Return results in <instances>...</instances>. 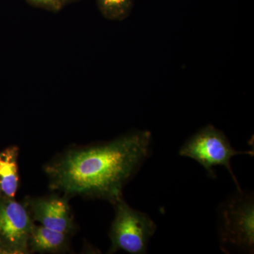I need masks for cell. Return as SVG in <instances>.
I'll list each match as a JSON object with an SVG mask.
<instances>
[{"label": "cell", "instance_id": "6da1fadb", "mask_svg": "<svg viewBox=\"0 0 254 254\" xmlns=\"http://www.w3.org/2000/svg\"><path fill=\"white\" fill-rule=\"evenodd\" d=\"M151 133L136 131L107 143L66 150L45 166L50 187L64 195L108 200L123 197L124 187L148 156Z\"/></svg>", "mask_w": 254, "mask_h": 254}, {"label": "cell", "instance_id": "7a4b0ae2", "mask_svg": "<svg viewBox=\"0 0 254 254\" xmlns=\"http://www.w3.org/2000/svg\"><path fill=\"white\" fill-rule=\"evenodd\" d=\"M115 216L109 237L111 247L108 253L124 251L131 254L146 253L150 237L156 231V225L147 214L131 208L123 198L114 204Z\"/></svg>", "mask_w": 254, "mask_h": 254}, {"label": "cell", "instance_id": "3957f363", "mask_svg": "<svg viewBox=\"0 0 254 254\" xmlns=\"http://www.w3.org/2000/svg\"><path fill=\"white\" fill-rule=\"evenodd\" d=\"M240 154L253 155L254 152L235 150L225 133L211 125L196 132L185 142L180 150L181 156L188 157L198 162L212 178L215 177L214 167H225L235 182L239 191H242L230 164L232 157Z\"/></svg>", "mask_w": 254, "mask_h": 254}, {"label": "cell", "instance_id": "277c9868", "mask_svg": "<svg viewBox=\"0 0 254 254\" xmlns=\"http://www.w3.org/2000/svg\"><path fill=\"white\" fill-rule=\"evenodd\" d=\"M220 237L222 245H235L253 252L254 246V205L251 195H239L222 207Z\"/></svg>", "mask_w": 254, "mask_h": 254}, {"label": "cell", "instance_id": "5b68a950", "mask_svg": "<svg viewBox=\"0 0 254 254\" xmlns=\"http://www.w3.org/2000/svg\"><path fill=\"white\" fill-rule=\"evenodd\" d=\"M34 223L23 203L0 196V254H30L28 240Z\"/></svg>", "mask_w": 254, "mask_h": 254}, {"label": "cell", "instance_id": "8992f818", "mask_svg": "<svg viewBox=\"0 0 254 254\" xmlns=\"http://www.w3.org/2000/svg\"><path fill=\"white\" fill-rule=\"evenodd\" d=\"M68 200L66 195L27 197L23 204L33 222H38L47 228L71 235L75 232L76 226Z\"/></svg>", "mask_w": 254, "mask_h": 254}, {"label": "cell", "instance_id": "52a82bcc", "mask_svg": "<svg viewBox=\"0 0 254 254\" xmlns=\"http://www.w3.org/2000/svg\"><path fill=\"white\" fill-rule=\"evenodd\" d=\"M69 236L67 234L34 225L28 240L30 253L56 254L68 250Z\"/></svg>", "mask_w": 254, "mask_h": 254}, {"label": "cell", "instance_id": "ba28073f", "mask_svg": "<svg viewBox=\"0 0 254 254\" xmlns=\"http://www.w3.org/2000/svg\"><path fill=\"white\" fill-rule=\"evenodd\" d=\"M19 148L11 145L0 152V196L14 198L19 185Z\"/></svg>", "mask_w": 254, "mask_h": 254}, {"label": "cell", "instance_id": "9c48e42d", "mask_svg": "<svg viewBox=\"0 0 254 254\" xmlns=\"http://www.w3.org/2000/svg\"><path fill=\"white\" fill-rule=\"evenodd\" d=\"M133 0H100L105 14L110 18H121L129 12Z\"/></svg>", "mask_w": 254, "mask_h": 254}, {"label": "cell", "instance_id": "30bf717a", "mask_svg": "<svg viewBox=\"0 0 254 254\" xmlns=\"http://www.w3.org/2000/svg\"><path fill=\"white\" fill-rule=\"evenodd\" d=\"M37 1H45V2H47V1H51V0H37Z\"/></svg>", "mask_w": 254, "mask_h": 254}]
</instances>
